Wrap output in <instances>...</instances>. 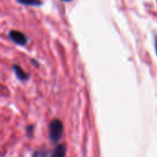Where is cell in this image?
Wrapping results in <instances>:
<instances>
[{
	"instance_id": "obj_1",
	"label": "cell",
	"mask_w": 157,
	"mask_h": 157,
	"mask_svg": "<svg viewBox=\"0 0 157 157\" xmlns=\"http://www.w3.org/2000/svg\"><path fill=\"white\" fill-rule=\"evenodd\" d=\"M48 132H49L50 140L53 144L59 143L60 140L62 139L63 132V122L60 120H58V119L52 120L49 123Z\"/></svg>"
},
{
	"instance_id": "obj_2",
	"label": "cell",
	"mask_w": 157,
	"mask_h": 157,
	"mask_svg": "<svg viewBox=\"0 0 157 157\" xmlns=\"http://www.w3.org/2000/svg\"><path fill=\"white\" fill-rule=\"evenodd\" d=\"M8 38L14 41L15 43L18 44V45H25L27 42H28V38L27 36L20 32V31H17V30H11L9 31L8 33Z\"/></svg>"
},
{
	"instance_id": "obj_3",
	"label": "cell",
	"mask_w": 157,
	"mask_h": 157,
	"mask_svg": "<svg viewBox=\"0 0 157 157\" xmlns=\"http://www.w3.org/2000/svg\"><path fill=\"white\" fill-rule=\"evenodd\" d=\"M65 155H66V147H65V144H58L55 147V149L52 153L51 157H65Z\"/></svg>"
},
{
	"instance_id": "obj_4",
	"label": "cell",
	"mask_w": 157,
	"mask_h": 157,
	"mask_svg": "<svg viewBox=\"0 0 157 157\" xmlns=\"http://www.w3.org/2000/svg\"><path fill=\"white\" fill-rule=\"evenodd\" d=\"M13 69H14V72L16 74V76L20 81H26L29 79V75L27 73H25L18 65H13Z\"/></svg>"
},
{
	"instance_id": "obj_5",
	"label": "cell",
	"mask_w": 157,
	"mask_h": 157,
	"mask_svg": "<svg viewBox=\"0 0 157 157\" xmlns=\"http://www.w3.org/2000/svg\"><path fill=\"white\" fill-rule=\"evenodd\" d=\"M17 3L26 5V6H39L42 4L41 0H17Z\"/></svg>"
},
{
	"instance_id": "obj_6",
	"label": "cell",
	"mask_w": 157,
	"mask_h": 157,
	"mask_svg": "<svg viewBox=\"0 0 157 157\" xmlns=\"http://www.w3.org/2000/svg\"><path fill=\"white\" fill-rule=\"evenodd\" d=\"M48 155V152L47 150L45 149H39V150H36L33 154H32V156L31 157H47Z\"/></svg>"
},
{
	"instance_id": "obj_7",
	"label": "cell",
	"mask_w": 157,
	"mask_h": 157,
	"mask_svg": "<svg viewBox=\"0 0 157 157\" xmlns=\"http://www.w3.org/2000/svg\"><path fill=\"white\" fill-rule=\"evenodd\" d=\"M155 52L157 55V37H155Z\"/></svg>"
},
{
	"instance_id": "obj_8",
	"label": "cell",
	"mask_w": 157,
	"mask_h": 157,
	"mask_svg": "<svg viewBox=\"0 0 157 157\" xmlns=\"http://www.w3.org/2000/svg\"><path fill=\"white\" fill-rule=\"evenodd\" d=\"M62 1H63V2H70V1H72V0H62Z\"/></svg>"
}]
</instances>
